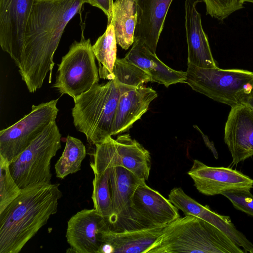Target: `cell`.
<instances>
[{"label": "cell", "mask_w": 253, "mask_h": 253, "mask_svg": "<svg viewBox=\"0 0 253 253\" xmlns=\"http://www.w3.org/2000/svg\"><path fill=\"white\" fill-rule=\"evenodd\" d=\"M186 83L193 90L231 107L242 103L253 84V72L201 68L187 63Z\"/></svg>", "instance_id": "5b68a950"}, {"label": "cell", "mask_w": 253, "mask_h": 253, "mask_svg": "<svg viewBox=\"0 0 253 253\" xmlns=\"http://www.w3.org/2000/svg\"><path fill=\"white\" fill-rule=\"evenodd\" d=\"M59 184H35L0 213V253H18L57 211Z\"/></svg>", "instance_id": "7a4b0ae2"}, {"label": "cell", "mask_w": 253, "mask_h": 253, "mask_svg": "<svg viewBox=\"0 0 253 253\" xmlns=\"http://www.w3.org/2000/svg\"><path fill=\"white\" fill-rule=\"evenodd\" d=\"M61 138L55 121L9 163L11 174L20 189L51 183V161L61 148Z\"/></svg>", "instance_id": "8992f818"}, {"label": "cell", "mask_w": 253, "mask_h": 253, "mask_svg": "<svg viewBox=\"0 0 253 253\" xmlns=\"http://www.w3.org/2000/svg\"><path fill=\"white\" fill-rule=\"evenodd\" d=\"M242 104L249 107L253 110V84L248 93L245 95Z\"/></svg>", "instance_id": "1f68e13d"}, {"label": "cell", "mask_w": 253, "mask_h": 253, "mask_svg": "<svg viewBox=\"0 0 253 253\" xmlns=\"http://www.w3.org/2000/svg\"><path fill=\"white\" fill-rule=\"evenodd\" d=\"M206 6V14L222 21L232 13L242 9V0H203Z\"/></svg>", "instance_id": "83f0119b"}, {"label": "cell", "mask_w": 253, "mask_h": 253, "mask_svg": "<svg viewBox=\"0 0 253 253\" xmlns=\"http://www.w3.org/2000/svg\"><path fill=\"white\" fill-rule=\"evenodd\" d=\"M137 9L135 0H116L112 9L113 24L117 43L127 49L134 42L137 23Z\"/></svg>", "instance_id": "7402d4cb"}, {"label": "cell", "mask_w": 253, "mask_h": 253, "mask_svg": "<svg viewBox=\"0 0 253 253\" xmlns=\"http://www.w3.org/2000/svg\"><path fill=\"white\" fill-rule=\"evenodd\" d=\"M117 167H123L139 179H148L151 167L149 152L128 133L119 135Z\"/></svg>", "instance_id": "44dd1931"}, {"label": "cell", "mask_w": 253, "mask_h": 253, "mask_svg": "<svg viewBox=\"0 0 253 253\" xmlns=\"http://www.w3.org/2000/svg\"><path fill=\"white\" fill-rule=\"evenodd\" d=\"M35 0H0V45L18 67Z\"/></svg>", "instance_id": "30bf717a"}, {"label": "cell", "mask_w": 253, "mask_h": 253, "mask_svg": "<svg viewBox=\"0 0 253 253\" xmlns=\"http://www.w3.org/2000/svg\"><path fill=\"white\" fill-rule=\"evenodd\" d=\"M224 142L231 153V165L253 156V110L244 105L231 107L224 128Z\"/></svg>", "instance_id": "4fadbf2b"}, {"label": "cell", "mask_w": 253, "mask_h": 253, "mask_svg": "<svg viewBox=\"0 0 253 253\" xmlns=\"http://www.w3.org/2000/svg\"><path fill=\"white\" fill-rule=\"evenodd\" d=\"M193 126L200 132L206 145L212 152L214 158L216 159H217L218 157V153L214 147L213 142L209 140L208 137L202 131V130L198 127V126H197L196 125H194Z\"/></svg>", "instance_id": "4dcf8cb0"}, {"label": "cell", "mask_w": 253, "mask_h": 253, "mask_svg": "<svg viewBox=\"0 0 253 253\" xmlns=\"http://www.w3.org/2000/svg\"><path fill=\"white\" fill-rule=\"evenodd\" d=\"M165 226L123 232L103 229L100 232L102 245L99 253H145Z\"/></svg>", "instance_id": "d6986e66"}, {"label": "cell", "mask_w": 253, "mask_h": 253, "mask_svg": "<svg viewBox=\"0 0 253 253\" xmlns=\"http://www.w3.org/2000/svg\"><path fill=\"white\" fill-rule=\"evenodd\" d=\"M110 169L94 174L91 196L93 208L106 219L107 223L112 214V199L109 183Z\"/></svg>", "instance_id": "d4e9b609"}, {"label": "cell", "mask_w": 253, "mask_h": 253, "mask_svg": "<svg viewBox=\"0 0 253 253\" xmlns=\"http://www.w3.org/2000/svg\"><path fill=\"white\" fill-rule=\"evenodd\" d=\"M188 174L194 186L201 194L206 196L222 194L237 189L253 188V179L243 173L230 168L212 167L194 160Z\"/></svg>", "instance_id": "8fae6325"}, {"label": "cell", "mask_w": 253, "mask_h": 253, "mask_svg": "<svg viewBox=\"0 0 253 253\" xmlns=\"http://www.w3.org/2000/svg\"><path fill=\"white\" fill-rule=\"evenodd\" d=\"M9 162L0 156V213L21 193V189L12 177Z\"/></svg>", "instance_id": "4316f807"}, {"label": "cell", "mask_w": 253, "mask_h": 253, "mask_svg": "<svg viewBox=\"0 0 253 253\" xmlns=\"http://www.w3.org/2000/svg\"><path fill=\"white\" fill-rule=\"evenodd\" d=\"M172 203L185 215H193L209 222L222 231L245 253H253V244L237 229L229 216L219 214L211 210L208 205L200 204L183 190L174 195Z\"/></svg>", "instance_id": "2e32d148"}, {"label": "cell", "mask_w": 253, "mask_h": 253, "mask_svg": "<svg viewBox=\"0 0 253 253\" xmlns=\"http://www.w3.org/2000/svg\"><path fill=\"white\" fill-rule=\"evenodd\" d=\"M58 98L38 105L10 126L0 131V156L9 163L16 159L52 122L59 110Z\"/></svg>", "instance_id": "ba28073f"}, {"label": "cell", "mask_w": 253, "mask_h": 253, "mask_svg": "<svg viewBox=\"0 0 253 253\" xmlns=\"http://www.w3.org/2000/svg\"><path fill=\"white\" fill-rule=\"evenodd\" d=\"M242 1L244 3L245 2H249L253 3V0H242Z\"/></svg>", "instance_id": "d6a6232c"}, {"label": "cell", "mask_w": 253, "mask_h": 253, "mask_svg": "<svg viewBox=\"0 0 253 253\" xmlns=\"http://www.w3.org/2000/svg\"><path fill=\"white\" fill-rule=\"evenodd\" d=\"M136 214L145 228L166 226L179 217L178 209L142 180L133 194Z\"/></svg>", "instance_id": "5bb4252c"}, {"label": "cell", "mask_w": 253, "mask_h": 253, "mask_svg": "<svg viewBox=\"0 0 253 253\" xmlns=\"http://www.w3.org/2000/svg\"><path fill=\"white\" fill-rule=\"evenodd\" d=\"M118 84L120 95L113 123L112 135L129 130L146 112L150 103L157 97L156 91L150 87L143 85L132 87Z\"/></svg>", "instance_id": "9a60e30c"}, {"label": "cell", "mask_w": 253, "mask_h": 253, "mask_svg": "<svg viewBox=\"0 0 253 253\" xmlns=\"http://www.w3.org/2000/svg\"><path fill=\"white\" fill-rule=\"evenodd\" d=\"M106 229L107 221L94 208L77 212L67 223L66 237L70 252L99 253L102 245L100 232Z\"/></svg>", "instance_id": "7c38bea8"}, {"label": "cell", "mask_w": 253, "mask_h": 253, "mask_svg": "<svg viewBox=\"0 0 253 253\" xmlns=\"http://www.w3.org/2000/svg\"><path fill=\"white\" fill-rule=\"evenodd\" d=\"M113 73L119 84L129 87H138L152 82L148 74L125 58H117Z\"/></svg>", "instance_id": "484cf974"}, {"label": "cell", "mask_w": 253, "mask_h": 253, "mask_svg": "<svg viewBox=\"0 0 253 253\" xmlns=\"http://www.w3.org/2000/svg\"><path fill=\"white\" fill-rule=\"evenodd\" d=\"M120 95L118 83L114 79L94 85L73 99V123L91 145L112 135L113 126Z\"/></svg>", "instance_id": "277c9868"}, {"label": "cell", "mask_w": 253, "mask_h": 253, "mask_svg": "<svg viewBox=\"0 0 253 253\" xmlns=\"http://www.w3.org/2000/svg\"><path fill=\"white\" fill-rule=\"evenodd\" d=\"M244 253L218 228L198 217L180 216L166 225L145 253Z\"/></svg>", "instance_id": "3957f363"}, {"label": "cell", "mask_w": 253, "mask_h": 253, "mask_svg": "<svg viewBox=\"0 0 253 253\" xmlns=\"http://www.w3.org/2000/svg\"><path fill=\"white\" fill-rule=\"evenodd\" d=\"M200 0H185V26L188 46V62L201 68L218 67L204 32L200 13L196 9Z\"/></svg>", "instance_id": "e0dca14e"}, {"label": "cell", "mask_w": 253, "mask_h": 253, "mask_svg": "<svg viewBox=\"0 0 253 253\" xmlns=\"http://www.w3.org/2000/svg\"><path fill=\"white\" fill-rule=\"evenodd\" d=\"M92 6L100 9L105 14L107 17L108 24L109 25L112 18L113 0H85Z\"/></svg>", "instance_id": "f546056e"}, {"label": "cell", "mask_w": 253, "mask_h": 253, "mask_svg": "<svg viewBox=\"0 0 253 253\" xmlns=\"http://www.w3.org/2000/svg\"><path fill=\"white\" fill-rule=\"evenodd\" d=\"M89 39L82 36L75 41L58 65L56 80L52 87L61 95L75 99L89 90L99 81L98 70Z\"/></svg>", "instance_id": "52a82bcc"}, {"label": "cell", "mask_w": 253, "mask_h": 253, "mask_svg": "<svg viewBox=\"0 0 253 253\" xmlns=\"http://www.w3.org/2000/svg\"><path fill=\"white\" fill-rule=\"evenodd\" d=\"M222 195L231 202L235 208L253 216V195L250 189H234L224 192Z\"/></svg>", "instance_id": "f1b7e54d"}, {"label": "cell", "mask_w": 253, "mask_h": 253, "mask_svg": "<svg viewBox=\"0 0 253 253\" xmlns=\"http://www.w3.org/2000/svg\"><path fill=\"white\" fill-rule=\"evenodd\" d=\"M172 0H135L137 17L134 39L141 40L154 54Z\"/></svg>", "instance_id": "ac0fdd59"}, {"label": "cell", "mask_w": 253, "mask_h": 253, "mask_svg": "<svg viewBox=\"0 0 253 253\" xmlns=\"http://www.w3.org/2000/svg\"><path fill=\"white\" fill-rule=\"evenodd\" d=\"M117 44L114 27L111 23L107 25L104 33L92 46L98 62L99 76L101 79H114L113 71L117 58Z\"/></svg>", "instance_id": "603a6c76"}, {"label": "cell", "mask_w": 253, "mask_h": 253, "mask_svg": "<svg viewBox=\"0 0 253 253\" xmlns=\"http://www.w3.org/2000/svg\"><path fill=\"white\" fill-rule=\"evenodd\" d=\"M85 0H35L24 34L19 73L30 93L52 80L53 56L69 22Z\"/></svg>", "instance_id": "6da1fadb"}, {"label": "cell", "mask_w": 253, "mask_h": 253, "mask_svg": "<svg viewBox=\"0 0 253 253\" xmlns=\"http://www.w3.org/2000/svg\"><path fill=\"white\" fill-rule=\"evenodd\" d=\"M124 58L148 74L152 82L167 87L172 84L186 83V72L168 67L139 39H134L132 47Z\"/></svg>", "instance_id": "ffe728a7"}, {"label": "cell", "mask_w": 253, "mask_h": 253, "mask_svg": "<svg viewBox=\"0 0 253 253\" xmlns=\"http://www.w3.org/2000/svg\"><path fill=\"white\" fill-rule=\"evenodd\" d=\"M143 180L123 167L110 169L109 183L112 199V214L109 229L123 232L145 229L135 212L133 194Z\"/></svg>", "instance_id": "9c48e42d"}, {"label": "cell", "mask_w": 253, "mask_h": 253, "mask_svg": "<svg viewBox=\"0 0 253 253\" xmlns=\"http://www.w3.org/2000/svg\"><path fill=\"white\" fill-rule=\"evenodd\" d=\"M86 154L85 147L81 140L67 136L62 154L55 164L57 177L63 179L79 171Z\"/></svg>", "instance_id": "cb8c5ba5"}]
</instances>
